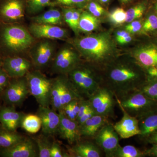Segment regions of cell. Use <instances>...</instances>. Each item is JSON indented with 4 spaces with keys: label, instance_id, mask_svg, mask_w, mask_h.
Returning a JSON list of instances; mask_svg holds the SVG:
<instances>
[{
    "label": "cell",
    "instance_id": "13",
    "mask_svg": "<svg viewBox=\"0 0 157 157\" xmlns=\"http://www.w3.org/2000/svg\"><path fill=\"white\" fill-rule=\"evenodd\" d=\"M28 28L32 36L37 40H64L69 37L67 30L60 26L31 22Z\"/></svg>",
    "mask_w": 157,
    "mask_h": 157
},
{
    "label": "cell",
    "instance_id": "37",
    "mask_svg": "<svg viewBox=\"0 0 157 157\" xmlns=\"http://www.w3.org/2000/svg\"><path fill=\"white\" fill-rule=\"evenodd\" d=\"M142 30L145 33L157 30V16L151 14L144 23Z\"/></svg>",
    "mask_w": 157,
    "mask_h": 157
},
{
    "label": "cell",
    "instance_id": "33",
    "mask_svg": "<svg viewBox=\"0 0 157 157\" xmlns=\"http://www.w3.org/2000/svg\"><path fill=\"white\" fill-rule=\"evenodd\" d=\"M90 0H51V6L59 8L84 9Z\"/></svg>",
    "mask_w": 157,
    "mask_h": 157
},
{
    "label": "cell",
    "instance_id": "18",
    "mask_svg": "<svg viewBox=\"0 0 157 157\" xmlns=\"http://www.w3.org/2000/svg\"><path fill=\"white\" fill-rule=\"evenodd\" d=\"M59 113L60 123L57 134L70 144H73L80 141L81 137L79 125L77 121L70 119L62 112Z\"/></svg>",
    "mask_w": 157,
    "mask_h": 157
},
{
    "label": "cell",
    "instance_id": "6",
    "mask_svg": "<svg viewBox=\"0 0 157 157\" xmlns=\"http://www.w3.org/2000/svg\"><path fill=\"white\" fill-rule=\"evenodd\" d=\"M29 91L39 105L51 106V95L52 79L48 78L40 70H31L25 76Z\"/></svg>",
    "mask_w": 157,
    "mask_h": 157
},
{
    "label": "cell",
    "instance_id": "45",
    "mask_svg": "<svg viewBox=\"0 0 157 157\" xmlns=\"http://www.w3.org/2000/svg\"><path fill=\"white\" fill-rule=\"evenodd\" d=\"M146 156L157 157V144H152L151 147L144 151Z\"/></svg>",
    "mask_w": 157,
    "mask_h": 157
},
{
    "label": "cell",
    "instance_id": "9",
    "mask_svg": "<svg viewBox=\"0 0 157 157\" xmlns=\"http://www.w3.org/2000/svg\"><path fill=\"white\" fill-rule=\"evenodd\" d=\"M87 100L96 115L108 118L114 117L117 101L113 93L107 88L102 86Z\"/></svg>",
    "mask_w": 157,
    "mask_h": 157
},
{
    "label": "cell",
    "instance_id": "42",
    "mask_svg": "<svg viewBox=\"0 0 157 157\" xmlns=\"http://www.w3.org/2000/svg\"><path fill=\"white\" fill-rule=\"evenodd\" d=\"M90 107V106L89 101L87 99H82L80 100L79 112L77 115L76 121L79 119L87 111Z\"/></svg>",
    "mask_w": 157,
    "mask_h": 157
},
{
    "label": "cell",
    "instance_id": "31",
    "mask_svg": "<svg viewBox=\"0 0 157 157\" xmlns=\"http://www.w3.org/2000/svg\"><path fill=\"white\" fill-rule=\"evenodd\" d=\"M138 90L148 98L157 102V80L147 77L146 81Z\"/></svg>",
    "mask_w": 157,
    "mask_h": 157
},
{
    "label": "cell",
    "instance_id": "20",
    "mask_svg": "<svg viewBox=\"0 0 157 157\" xmlns=\"http://www.w3.org/2000/svg\"><path fill=\"white\" fill-rule=\"evenodd\" d=\"M25 114L18 112L14 107L9 106L0 108V123L4 128L16 132L17 129L21 126L23 119Z\"/></svg>",
    "mask_w": 157,
    "mask_h": 157
},
{
    "label": "cell",
    "instance_id": "41",
    "mask_svg": "<svg viewBox=\"0 0 157 157\" xmlns=\"http://www.w3.org/2000/svg\"><path fill=\"white\" fill-rule=\"evenodd\" d=\"M130 23L125 27L126 30L129 33H135L142 29V24L139 21H134Z\"/></svg>",
    "mask_w": 157,
    "mask_h": 157
},
{
    "label": "cell",
    "instance_id": "23",
    "mask_svg": "<svg viewBox=\"0 0 157 157\" xmlns=\"http://www.w3.org/2000/svg\"><path fill=\"white\" fill-rule=\"evenodd\" d=\"M139 120L140 139L146 140L157 130V109L141 117Z\"/></svg>",
    "mask_w": 157,
    "mask_h": 157
},
{
    "label": "cell",
    "instance_id": "16",
    "mask_svg": "<svg viewBox=\"0 0 157 157\" xmlns=\"http://www.w3.org/2000/svg\"><path fill=\"white\" fill-rule=\"evenodd\" d=\"M36 114L41 121L42 133L46 136L57 134L60 123L59 114L49 107L39 105Z\"/></svg>",
    "mask_w": 157,
    "mask_h": 157
},
{
    "label": "cell",
    "instance_id": "3",
    "mask_svg": "<svg viewBox=\"0 0 157 157\" xmlns=\"http://www.w3.org/2000/svg\"><path fill=\"white\" fill-rule=\"evenodd\" d=\"M68 42L78 51L82 56L90 62L101 63L109 58L112 45L107 36L90 35L76 38Z\"/></svg>",
    "mask_w": 157,
    "mask_h": 157
},
{
    "label": "cell",
    "instance_id": "48",
    "mask_svg": "<svg viewBox=\"0 0 157 157\" xmlns=\"http://www.w3.org/2000/svg\"><path fill=\"white\" fill-rule=\"evenodd\" d=\"M157 138V130L155 132H154L152 134H151V135L146 139V141H147V140H151V139H154V138Z\"/></svg>",
    "mask_w": 157,
    "mask_h": 157
},
{
    "label": "cell",
    "instance_id": "51",
    "mask_svg": "<svg viewBox=\"0 0 157 157\" xmlns=\"http://www.w3.org/2000/svg\"><path fill=\"white\" fill-rule=\"evenodd\" d=\"M134 0H119L120 2L122 4H128Z\"/></svg>",
    "mask_w": 157,
    "mask_h": 157
},
{
    "label": "cell",
    "instance_id": "40",
    "mask_svg": "<svg viewBox=\"0 0 157 157\" xmlns=\"http://www.w3.org/2000/svg\"><path fill=\"white\" fill-rule=\"evenodd\" d=\"M11 78L2 68H0V93H2L8 86Z\"/></svg>",
    "mask_w": 157,
    "mask_h": 157
},
{
    "label": "cell",
    "instance_id": "15",
    "mask_svg": "<svg viewBox=\"0 0 157 157\" xmlns=\"http://www.w3.org/2000/svg\"><path fill=\"white\" fill-rule=\"evenodd\" d=\"M0 156L3 157H37L39 152L35 140L26 138L7 148H0Z\"/></svg>",
    "mask_w": 157,
    "mask_h": 157
},
{
    "label": "cell",
    "instance_id": "44",
    "mask_svg": "<svg viewBox=\"0 0 157 157\" xmlns=\"http://www.w3.org/2000/svg\"><path fill=\"white\" fill-rule=\"evenodd\" d=\"M145 70L147 77L157 80V68H149Z\"/></svg>",
    "mask_w": 157,
    "mask_h": 157
},
{
    "label": "cell",
    "instance_id": "10",
    "mask_svg": "<svg viewBox=\"0 0 157 157\" xmlns=\"http://www.w3.org/2000/svg\"><path fill=\"white\" fill-rule=\"evenodd\" d=\"M27 0H0V22L23 24Z\"/></svg>",
    "mask_w": 157,
    "mask_h": 157
},
{
    "label": "cell",
    "instance_id": "28",
    "mask_svg": "<svg viewBox=\"0 0 157 157\" xmlns=\"http://www.w3.org/2000/svg\"><path fill=\"white\" fill-rule=\"evenodd\" d=\"M21 127L29 133L35 134L41 128V120L37 114H25Z\"/></svg>",
    "mask_w": 157,
    "mask_h": 157
},
{
    "label": "cell",
    "instance_id": "17",
    "mask_svg": "<svg viewBox=\"0 0 157 157\" xmlns=\"http://www.w3.org/2000/svg\"><path fill=\"white\" fill-rule=\"evenodd\" d=\"M120 107L122 111L123 116L120 121L113 125L119 136L122 139H128L136 135L139 136L140 131L138 119L129 115L122 107Z\"/></svg>",
    "mask_w": 157,
    "mask_h": 157
},
{
    "label": "cell",
    "instance_id": "21",
    "mask_svg": "<svg viewBox=\"0 0 157 157\" xmlns=\"http://www.w3.org/2000/svg\"><path fill=\"white\" fill-rule=\"evenodd\" d=\"M30 19L31 22L60 26H63L65 23L61 9L54 6H51L46 11L30 17Z\"/></svg>",
    "mask_w": 157,
    "mask_h": 157
},
{
    "label": "cell",
    "instance_id": "14",
    "mask_svg": "<svg viewBox=\"0 0 157 157\" xmlns=\"http://www.w3.org/2000/svg\"><path fill=\"white\" fill-rule=\"evenodd\" d=\"M33 67L32 62L26 56L7 57L3 59L2 68L11 78L24 77Z\"/></svg>",
    "mask_w": 157,
    "mask_h": 157
},
{
    "label": "cell",
    "instance_id": "30",
    "mask_svg": "<svg viewBox=\"0 0 157 157\" xmlns=\"http://www.w3.org/2000/svg\"><path fill=\"white\" fill-rule=\"evenodd\" d=\"M146 156L144 151H141L131 145L118 146L112 157H143Z\"/></svg>",
    "mask_w": 157,
    "mask_h": 157
},
{
    "label": "cell",
    "instance_id": "38",
    "mask_svg": "<svg viewBox=\"0 0 157 157\" xmlns=\"http://www.w3.org/2000/svg\"><path fill=\"white\" fill-rule=\"evenodd\" d=\"M82 10L83 9L73 8V21H72V26L71 29L76 34H78V32H79L78 23H79L80 15Z\"/></svg>",
    "mask_w": 157,
    "mask_h": 157
},
{
    "label": "cell",
    "instance_id": "49",
    "mask_svg": "<svg viewBox=\"0 0 157 157\" xmlns=\"http://www.w3.org/2000/svg\"><path fill=\"white\" fill-rule=\"evenodd\" d=\"M147 141L148 143L152 144H157V138L151 139V140H148Z\"/></svg>",
    "mask_w": 157,
    "mask_h": 157
},
{
    "label": "cell",
    "instance_id": "39",
    "mask_svg": "<svg viewBox=\"0 0 157 157\" xmlns=\"http://www.w3.org/2000/svg\"><path fill=\"white\" fill-rule=\"evenodd\" d=\"M50 157H68L70 155L67 153H65L62 150L61 147L59 145L56 143L53 142L52 143L50 148Z\"/></svg>",
    "mask_w": 157,
    "mask_h": 157
},
{
    "label": "cell",
    "instance_id": "8",
    "mask_svg": "<svg viewBox=\"0 0 157 157\" xmlns=\"http://www.w3.org/2000/svg\"><path fill=\"white\" fill-rule=\"evenodd\" d=\"M70 46L71 45H66L58 48L50 66L52 73L67 75L80 64V53Z\"/></svg>",
    "mask_w": 157,
    "mask_h": 157
},
{
    "label": "cell",
    "instance_id": "27",
    "mask_svg": "<svg viewBox=\"0 0 157 157\" xmlns=\"http://www.w3.org/2000/svg\"><path fill=\"white\" fill-rule=\"evenodd\" d=\"M99 23L97 17L88 11L82 10L78 23V30L85 33L92 32L98 28Z\"/></svg>",
    "mask_w": 157,
    "mask_h": 157
},
{
    "label": "cell",
    "instance_id": "11",
    "mask_svg": "<svg viewBox=\"0 0 157 157\" xmlns=\"http://www.w3.org/2000/svg\"><path fill=\"white\" fill-rule=\"evenodd\" d=\"M2 94L3 100L9 106H21L30 94L25 76L11 78Z\"/></svg>",
    "mask_w": 157,
    "mask_h": 157
},
{
    "label": "cell",
    "instance_id": "29",
    "mask_svg": "<svg viewBox=\"0 0 157 157\" xmlns=\"http://www.w3.org/2000/svg\"><path fill=\"white\" fill-rule=\"evenodd\" d=\"M51 0H27L26 14L30 17L39 14L51 6Z\"/></svg>",
    "mask_w": 157,
    "mask_h": 157
},
{
    "label": "cell",
    "instance_id": "50",
    "mask_svg": "<svg viewBox=\"0 0 157 157\" xmlns=\"http://www.w3.org/2000/svg\"><path fill=\"white\" fill-rule=\"evenodd\" d=\"M96 1L103 4H107L109 2V0H96Z\"/></svg>",
    "mask_w": 157,
    "mask_h": 157
},
{
    "label": "cell",
    "instance_id": "24",
    "mask_svg": "<svg viewBox=\"0 0 157 157\" xmlns=\"http://www.w3.org/2000/svg\"><path fill=\"white\" fill-rule=\"evenodd\" d=\"M77 142L71 151L78 157H100L102 156V150L95 143L90 141Z\"/></svg>",
    "mask_w": 157,
    "mask_h": 157
},
{
    "label": "cell",
    "instance_id": "34",
    "mask_svg": "<svg viewBox=\"0 0 157 157\" xmlns=\"http://www.w3.org/2000/svg\"><path fill=\"white\" fill-rule=\"evenodd\" d=\"M46 135H40L35 140L36 144L39 157H50V148L52 143Z\"/></svg>",
    "mask_w": 157,
    "mask_h": 157
},
{
    "label": "cell",
    "instance_id": "47",
    "mask_svg": "<svg viewBox=\"0 0 157 157\" xmlns=\"http://www.w3.org/2000/svg\"><path fill=\"white\" fill-rule=\"evenodd\" d=\"M132 40V37L130 36V35H128L122 38L121 39H120L119 40L117 41L119 43L121 44H125L129 43Z\"/></svg>",
    "mask_w": 157,
    "mask_h": 157
},
{
    "label": "cell",
    "instance_id": "7",
    "mask_svg": "<svg viewBox=\"0 0 157 157\" xmlns=\"http://www.w3.org/2000/svg\"><path fill=\"white\" fill-rule=\"evenodd\" d=\"M58 47L55 40L37 39L30 48L28 56L35 70H45L50 66Z\"/></svg>",
    "mask_w": 157,
    "mask_h": 157
},
{
    "label": "cell",
    "instance_id": "36",
    "mask_svg": "<svg viewBox=\"0 0 157 157\" xmlns=\"http://www.w3.org/2000/svg\"><path fill=\"white\" fill-rule=\"evenodd\" d=\"M91 14L98 17L104 14L105 9L96 0H90L85 7Z\"/></svg>",
    "mask_w": 157,
    "mask_h": 157
},
{
    "label": "cell",
    "instance_id": "1",
    "mask_svg": "<svg viewBox=\"0 0 157 157\" xmlns=\"http://www.w3.org/2000/svg\"><path fill=\"white\" fill-rule=\"evenodd\" d=\"M23 24L0 22V57L28 56L36 41Z\"/></svg>",
    "mask_w": 157,
    "mask_h": 157
},
{
    "label": "cell",
    "instance_id": "46",
    "mask_svg": "<svg viewBox=\"0 0 157 157\" xmlns=\"http://www.w3.org/2000/svg\"><path fill=\"white\" fill-rule=\"evenodd\" d=\"M129 35H130V33H129L128 32H127V31H118L116 35L117 40V41H118L120 39H121L122 38L126 36Z\"/></svg>",
    "mask_w": 157,
    "mask_h": 157
},
{
    "label": "cell",
    "instance_id": "43",
    "mask_svg": "<svg viewBox=\"0 0 157 157\" xmlns=\"http://www.w3.org/2000/svg\"><path fill=\"white\" fill-rule=\"evenodd\" d=\"M95 115H96V113H95L94 111L92 109L91 107H90L87 111L77 121V123L79 125V126L81 125L82 124L84 123L86 121H87L88 119L92 117L93 116Z\"/></svg>",
    "mask_w": 157,
    "mask_h": 157
},
{
    "label": "cell",
    "instance_id": "52",
    "mask_svg": "<svg viewBox=\"0 0 157 157\" xmlns=\"http://www.w3.org/2000/svg\"><path fill=\"white\" fill-rule=\"evenodd\" d=\"M3 64V59L0 57V68L2 67Z\"/></svg>",
    "mask_w": 157,
    "mask_h": 157
},
{
    "label": "cell",
    "instance_id": "32",
    "mask_svg": "<svg viewBox=\"0 0 157 157\" xmlns=\"http://www.w3.org/2000/svg\"><path fill=\"white\" fill-rule=\"evenodd\" d=\"M147 7V2L143 1L130 8L126 11V22L130 23L140 18L144 14Z\"/></svg>",
    "mask_w": 157,
    "mask_h": 157
},
{
    "label": "cell",
    "instance_id": "12",
    "mask_svg": "<svg viewBox=\"0 0 157 157\" xmlns=\"http://www.w3.org/2000/svg\"><path fill=\"white\" fill-rule=\"evenodd\" d=\"M94 139L95 143L105 153L106 157H112L120 145V137L113 125L109 122L102 127Z\"/></svg>",
    "mask_w": 157,
    "mask_h": 157
},
{
    "label": "cell",
    "instance_id": "25",
    "mask_svg": "<svg viewBox=\"0 0 157 157\" xmlns=\"http://www.w3.org/2000/svg\"><path fill=\"white\" fill-rule=\"evenodd\" d=\"M64 75H58L55 78L52 79V87L51 95V106L52 109L56 111L61 109V96Z\"/></svg>",
    "mask_w": 157,
    "mask_h": 157
},
{
    "label": "cell",
    "instance_id": "22",
    "mask_svg": "<svg viewBox=\"0 0 157 157\" xmlns=\"http://www.w3.org/2000/svg\"><path fill=\"white\" fill-rule=\"evenodd\" d=\"M108 122L107 117L96 114L93 116L79 126L81 137L94 139L102 127Z\"/></svg>",
    "mask_w": 157,
    "mask_h": 157
},
{
    "label": "cell",
    "instance_id": "26",
    "mask_svg": "<svg viewBox=\"0 0 157 157\" xmlns=\"http://www.w3.org/2000/svg\"><path fill=\"white\" fill-rule=\"evenodd\" d=\"M25 138L17 132L8 131L0 125V148H9Z\"/></svg>",
    "mask_w": 157,
    "mask_h": 157
},
{
    "label": "cell",
    "instance_id": "35",
    "mask_svg": "<svg viewBox=\"0 0 157 157\" xmlns=\"http://www.w3.org/2000/svg\"><path fill=\"white\" fill-rule=\"evenodd\" d=\"M126 11L121 8L113 10L109 15L110 21L116 25L122 24L126 22Z\"/></svg>",
    "mask_w": 157,
    "mask_h": 157
},
{
    "label": "cell",
    "instance_id": "19",
    "mask_svg": "<svg viewBox=\"0 0 157 157\" xmlns=\"http://www.w3.org/2000/svg\"><path fill=\"white\" fill-rule=\"evenodd\" d=\"M134 59L143 69L157 68V45L150 43L135 52Z\"/></svg>",
    "mask_w": 157,
    "mask_h": 157
},
{
    "label": "cell",
    "instance_id": "4",
    "mask_svg": "<svg viewBox=\"0 0 157 157\" xmlns=\"http://www.w3.org/2000/svg\"><path fill=\"white\" fill-rule=\"evenodd\" d=\"M71 83L79 95L88 99L102 86V81L89 67L79 64L67 74Z\"/></svg>",
    "mask_w": 157,
    "mask_h": 157
},
{
    "label": "cell",
    "instance_id": "53",
    "mask_svg": "<svg viewBox=\"0 0 157 157\" xmlns=\"http://www.w3.org/2000/svg\"><path fill=\"white\" fill-rule=\"evenodd\" d=\"M154 7L155 11L157 14V1L155 3Z\"/></svg>",
    "mask_w": 157,
    "mask_h": 157
},
{
    "label": "cell",
    "instance_id": "2",
    "mask_svg": "<svg viewBox=\"0 0 157 157\" xmlns=\"http://www.w3.org/2000/svg\"><path fill=\"white\" fill-rule=\"evenodd\" d=\"M140 67L137 63L135 67L118 64L110 67L107 70V82L103 86L118 98L138 90L147 79L142 77L141 72L137 69Z\"/></svg>",
    "mask_w": 157,
    "mask_h": 157
},
{
    "label": "cell",
    "instance_id": "5",
    "mask_svg": "<svg viewBox=\"0 0 157 157\" xmlns=\"http://www.w3.org/2000/svg\"><path fill=\"white\" fill-rule=\"evenodd\" d=\"M115 98L120 107L129 115L138 120L157 109V102L148 98L138 90L120 98Z\"/></svg>",
    "mask_w": 157,
    "mask_h": 157
}]
</instances>
